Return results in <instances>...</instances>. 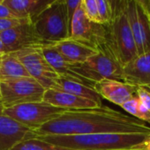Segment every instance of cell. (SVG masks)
Wrapping results in <instances>:
<instances>
[{"mask_svg":"<svg viewBox=\"0 0 150 150\" xmlns=\"http://www.w3.org/2000/svg\"><path fill=\"white\" fill-rule=\"evenodd\" d=\"M140 105H141V102H140L139 98H137V96H135L132 99L128 100L124 105H122L121 107L126 112H127L129 113V115H131V116H133V117H134V118H136L138 120H141L144 121V117H143V114L141 112Z\"/></svg>","mask_w":150,"mask_h":150,"instance_id":"obj_25","label":"cell"},{"mask_svg":"<svg viewBox=\"0 0 150 150\" xmlns=\"http://www.w3.org/2000/svg\"><path fill=\"white\" fill-rule=\"evenodd\" d=\"M98 17L101 25H108L112 20L113 15V7L112 1L107 0H97Z\"/></svg>","mask_w":150,"mask_h":150,"instance_id":"obj_23","label":"cell"},{"mask_svg":"<svg viewBox=\"0 0 150 150\" xmlns=\"http://www.w3.org/2000/svg\"><path fill=\"white\" fill-rule=\"evenodd\" d=\"M0 98H1V84H0Z\"/></svg>","mask_w":150,"mask_h":150,"instance_id":"obj_34","label":"cell"},{"mask_svg":"<svg viewBox=\"0 0 150 150\" xmlns=\"http://www.w3.org/2000/svg\"><path fill=\"white\" fill-rule=\"evenodd\" d=\"M33 138L36 134L32 129L0 114V150H10L18 142Z\"/></svg>","mask_w":150,"mask_h":150,"instance_id":"obj_12","label":"cell"},{"mask_svg":"<svg viewBox=\"0 0 150 150\" xmlns=\"http://www.w3.org/2000/svg\"><path fill=\"white\" fill-rule=\"evenodd\" d=\"M123 82L150 88V52L137 55L123 67Z\"/></svg>","mask_w":150,"mask_h":150,"instance_id":"obj_13","label":"cell"},{"mask_svg":"<svg viewBox=\"0 0 150 150\" xmlns=\"http://www.w3.org/2000/svg\"><path fill=\"white\" fill-rule=\"evenodd\" d=\"M82 7L85 16L91 22L100 24L97 0H82Z\"/></svg>","mask_w":150,"mask_h":150,"instance_id":"obj_24","label":"cell"},{"mask_svg":"<svg viewBox=\"0 0 150 150\" xmlns=\"http://www.w3.org/2000/svg\"><path fill=\"white\" fill-rule=\"evenodd\" d=\"M54 47L69 64L83 63L98 53V50L69 38L54 44Z\"/></svg>","mask_w":150,"mask_h":150,"instance_id":"obj_15","label":"cell"},{"mask_svg":"<svg viewBox=\"0 0 150 150\" xmlns=\"http://www.w3.org/2000/svg\"><path fill=\"white\" fill-rule=\"evenodd\" d=\"M113 15L105 25L106 44L124 67L138 55L137 47L127 15V1H112Z\"/></svg>","mask_w":150,"mask_h":150,"instance_id":"obj_3","label":"cell"},{"mask_svg":"<svg viewBox=\"0 0 150 150\" xmlns=\"http://www.w3.org/2000/svg\"><path fill=\"white\" fill-rule=\"evenodd\" d=\"M10 150H69L50 144L38 138L25 140L18 142Z\"/></svg>","mask_w":150,"mask_h":150,"instance_id":"obj_22","label":"cell"},{"mask_svg":"<svg viewBox=\"0 0 150 150\" xmlns=\"http://www.w3.org/2000/svg\"><path fill=\"white\" fill-rule=\"evenodd\" d=\"M53 0H3L21 18L33 20Z\"/></svg>","mask_w":150,"mask_h":150,"instance_id":"obj_17","label":"cell"},{"mask_svg":"<svg viewBox=\"0 0 150 150\" xmlns=\"http://www.w3.org/2000/svg\"><path fill=\"white\" fill-rule=\"evenodd\" d=\"M41 135H83L93 134H150L144 121L107 106L66 111L33 130Z\"/></svg>","mask_w":150,"mask_h":150,"instance_id":"obj_1","label":"cell"},{"mask_svg":"<svg viewBox=\"0 0 150 150\" xmlns=\"http://www.w3.org/2000/svg\"><path fill=\"white\" fill-rule=\"evenodd\" d=\"M136 96L141 103L150 111V88L137 87Z\"/></svg>","mask_w":150,"mask_h":150,"instance_id":"obj_27","label":"cell"},{"mask_svg":"<svg viewBox=\"0 0 150 150\" xmlns=\"http://www.w3.org/2000/svg\"><path fill=\"white\" fill-rule=\"evenodd\" d=\"M0 54H8V52H7V50H6V47H5V46H4V42H3L1 37H0Z\"/></svg>","mask_w":150,"mask_h":150,"instance_id":"obj_30","label":"cell"},{"mask_svg":"<svg viewBox=\"0 0 150 150\" xmlns=\"http://www.w3.org/2000/svg\"><path fill=\"white\" fill-rule=\"evenodd\" d=\"M69 39L98 51L106 45L105 25L91 22L85 16L81 3L72 19Z\"/></svg>","mask_w":150,"mask_h":150,"instance_id":"obj_8","label":"cell"},{"mask_svg":"<svg viewBox=\"0 0 150 150\" xmlns=\"http://www.w3.org/2000/svg\"><path fill=\"white\" fill-rule=\"evenodd\" d=\"M0 18H21L11 8L5 5L3 1L0 3Z\"/></svg>","mask_w":150,"mask_h":150,"instance_id":"obj_29","label":"cell"},{"mask_svg":"<svg viewBox=\"0 0 150 150\" xmlns=\"http://www.w3.org/2000/svg\"><path fill=\"white\" fill-rule=\"evenodd\" d=\"M127 15L128 18V22L131 26V30L134 35V39L135 41V45L138 51V55L143 54L142 42L140 34V27H139V19L138 13L136 9V2L135 0L127 1Z\"/></svg>","mask_w":150,"mask_h":150,"instance_id":"obj_21","label":"cell"},{"mask_svg":"<svg viewBox=\"0 0 150 150\" xmlns=\"http://www.w3.org/2000/svg\"><path fill=\"white\" fill-rule=\"evenodd\" d=\"M32 21L28 18H0V33Z\"/></svg>","mask_w":150,"mask_h":150,"instance_id":"obj_26","label":"cell"},{"mask_svg":"<svg viewBox=\"0 0 150 150\" xmlns=\"http://www.w3.org/2000/svg\"><path fill=\"white\" fill-rule=\"evenodd\" d=\"M41 51H42L44 57L47 61V62L50 64V66L54 69V70L60 76L65 77V78H72V79L83 82L86 84H89L86 82H84L81 77H79L78 76L70 72V70H69L70 64L63 58V56L59 53V51L54 47V45L47 46V47L42 48ZM89 85H91V84H89Z\"/></svg>","mask_w":150,"mask_h":150,"instance_id":"obj_19","label":"cell"},{"mask_svg":"<svg viewBox=\"0 0 150 150\" xmlns=\"http://www.w3.org/2000/svg\"><path fill=\"white\" fill-rule=\"evenodd\" d=\"M23 63L31 77L34 78L46 90L53 89L60 76L47 62L41 49H25L14 52Z\"/></svg>","mask_w":150,"mask_h":150,"instance_id":"obj_9","label":"cell"},{"mask_svg":"<svg viewBox=\"0 0 150 150\" xmlns=\"http://www.w3.org/2000/svg\"><path fill=\"white\" fill-rule=\"evenodd\" d=\"M2 56H3V54H0V61H1V58H2Z\"/></svg>","mask_w":150,"mask_h":150,"instance_id":"obj_35","label":"cell"},{"mask_svg":"<svg viewBox=\"0 0 150 150\" xmlns=\"http://www.w3.org/2000/svg\"><path fill=\"white\" fill-rule=\"evenodd\" d=\"M68 110L55 107L44 101L26 103L4 108L3 114L33 131L59 117Z\"/></svg>","mask_w":150,"mask_h":150,"instance_id":"obj_6","label":"cell"},{"mask_svg":"<svg viewBox=\"0 0 150 150\" xmlns=\"http://www.w3.org/2000/svg\"><path fill=\"white\" fill-rule=\"evenodd\" d=\"M119 150H144V148H143V146H142V147H136V148H132V149H126Z\"/></svg>","mask_w":150,"mask_h":150,"instance_id":"obj_32","label":"cell"},{"mask_svg":"<svg viewBox=\"0 0 150 150\" xmlns=\"http://www.w3.org/2000/svg\"><path fill=\"white\" fill-rule=\"evenodd\" d=\"M22 77H31L15 53L3 54L0 61V82Z\"/></svg>","mask_w":150,"mask_h":150,"instance_id":"obj_18","label":"cell"},{"mask_svg":"<svg viewBox=\"0 0 150 150\" xmlns=\"http://www.w3.org/2000/svg\"><path fill=\"white\" fill-rule=\"evenodd\" d=\"M32 22L38 35L52 45L70 36L66 0H53Z\"/></svg>","mask_w":150,"mask_h":150,"instance_id":"obj_5","label":"cell"},{"mask_svg":"<svg viewBox=\"0 0 150 150\" xmlns=\"http://www.w3.org/2000/svg\"><path fill=\"white\" fill-rule=\"evenodd\" d=\"M4 110V105H3L2 100L0 99V114H2V113H3Z\"/></svg>","mask_w":150,"mask_h":150,"instance_id":"obj_33","label":"cell"},{"mask_svg":"<svg viewBox=\"0 0 150 150\" xmlns=\"http://www.w3.org/2000/svg\"><path fill=\"white\" fill-rule=\"evenodd\" d=\"M69 70L92 86L95 83L104 79L123 81V67L113 55L107 44L85 62L70 64Z\"/></svg>","mask_w":150,"mask_h":150,"instance_id":"obj_4","label":"cell"},{"mask_svg":"<svg viewBox=\"0 0 150 150\" xmlns=\"http://www.w3.org/2000/svg\"><path fill=\"white\" fill-rule=\"evenodd\" d=\"M43 101L55 107L68 111L94 109L102 106L94 101L53 89L46 90Z\"/></svg>","mask_w":150,"mask_h":150,"instance_id":"obj_14","label":"cell"},{"mask_svg":"<svg viewBox=\"0 0 150 150\" xmlns=\"http://www.w3.org/2000/svg\"><path fill=\"white\" fill-rule=\"evenodd\" d=\"M81 3H82V0H73V1L67 0L66 1L68 19H69V24L70 28H71V23H72V19L74 18V15H75L77 8L80 6Z\"/></svg>","mask_w":150,"mask_h":150,"instance_id":"obj_28","label":"cell"},{"mask_svg":"<svg viewBox=\"0 0 150 150\" xmlns=\"http://www.w3.org/2000/svg\"><path fill=\"white\" fill-rule=\"evenodd\" d=\"M144 150H150V136L149 137V139L146 141V142L143 145Z\"/></svg>","mask_w":150,"mask_h":150,"instance_id":"obj_31","label":"cell"},{"mask_svg":"<svg viewBox=\"0 0 150 150\" xmlns=\"http://www.w3.org/2000/svg\"><path fill=\"white\" fill-rule=\"evenodd\" d=\"M1 100L4 108L43 101L46 89L33 77L0 82Z\"/></svg>","mask_w":150,"mask_h":150,"instance_id":"obj_7","label":"cell"},{"mask_svg":"<svg viewBox=\"0 0 150 150\" xmlns=\"http://www.w3.org/2000/svg\"><path fill=\"white\" fill-rule=\"evenodd\" d=\"M2 1H3V0H0V3H1V2H2Z\"/></svg>","mask_w":150,"mask_h":150,"instance_id":"obj_36","label":"cell"},{"mask_svg":"<svg viewBox=\"0 0 150 150\" xmlns=\"http://www.w3.org/2000/svg\"><path fill=\"white\" fill-rule=\"evenodd\" d=\"M98 95L117 105L121 106L136 96L137 87L123 81L104 79L93 84Z\"/></svg>","mask_w":150,"mask_h":150,"instance_id":"obj_11","label":"cell"},{"mask_svg":"<svg viewBox=\"0 0 150 150\" xmlns=\"http://www.w3.org/2000/svg\"><path fill=\"white\" fill-rule=\"evenodd\" d=\"M0 37L8 53L25 49H42L52 44L43 40L35 31L32 21L0 33Z\"/></svg>","mask_w":150,"mask_h":150,"instance_id":"obj_10","label":"cell"},{"mask_svg":"<svg viewBox=\"0 0 150 150\" xmlns=\"http://www.w3.org/2000/svg\"><path fill=\"white\" fill-rule=\"evenodd\" d=\"M143 54L150 52V15L141 0H135Z\"/></svg>","mask_w":150,"mask_h":150,"instance_id":"obj_20","label":"cell"},{"mask_svg":"<svg viewBox=\"0 0 150 150\" xmlns=\"http://www.w3.org/2000/svg\"><path fill=\"white\" fill-rule=\"evenodd\" d=\"M150 134H93L83 135H41L36 138L69 150H119L142 147Z\"/></svg>","mask_w":150,"mask_h":150,"instance_id":"obj_2","label":"cell"},{"mask_svg":"<svg viewBox=\"0 0 150 150\" xmlns=\"http://www.w3.org/2000/svg\"><path fill=\"white\" fill-rule=\"evenodd\" d=\"M53 90L70 93L75 96L94 101L99 104L100 105H102L103 98L94 90L93 86L86 84L83 82L75 80V79H72V78H65V77L60 76L56 80L55 85L53 88Z\"/></svg>","mask_w":150,"mask_h":150,"instance_id":"obj_16","label":"cell"}]
</instances>
